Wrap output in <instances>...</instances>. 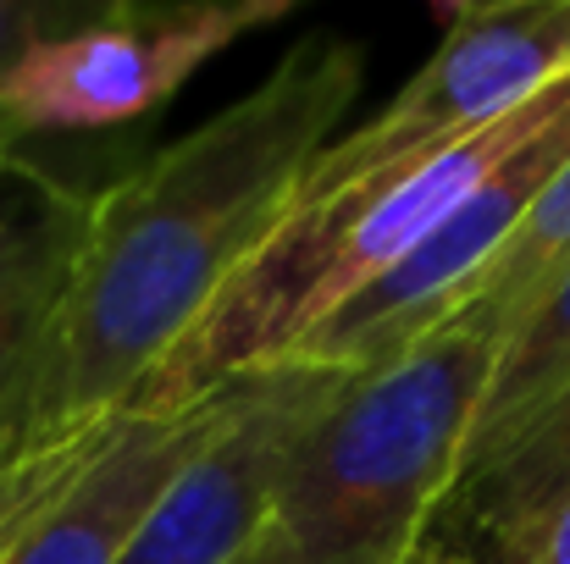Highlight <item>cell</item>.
Returning a JSON list of instances; mask_svg holds the SVG:
<instances>
[{"label": "cell", "instance_id": "obj_1", "mask_svg": "<svg viewBox=\"0 0 570 564\" xmlns=\"http://www.w3.org/2000/svg\"><path fill=\"white\" fill-rule=\"evenodd\" d=\"M361 83L355 39L305 33L249 95L95 188L56 321L0 420V465L128 415L145 376L277 232Z\"/></svg>", "mask_w": 570, "mask_h": 564}, {"label": "cell", "instance_id": "obj_2", "mask_svg": "<svg viewBox=\"0 0 570 564\" xmlns=\"http://www.w3.org/2000/svg\"><path fill=\"white\" fill-rule=\"evenodd\" d=\"M504 344L488 299L460 305L377 372H344L288 437L261 537L277 564H399L438 521Z\"/></svg>", "mask_w": 570, "mask_h": 564}, {"label": "cell", "instance_id": "obj_3", "mask_svg": "<svg viewBox=\"0 0 570 564\" xmlns=\"http://www.w3.org/2000/svg\"><path fill=\"white\" fill-rule=\"evenodd\" d=\"M294 0H184V6H106L50 28L0 83V128L95 133L161 111L194 72L244 33L283 22Z\"/></svg>", "mask_w": 570, "mask_h": 564}, {"label": "cell", "instance_id": "obj_4", "mask_svg": "<svg viewBox=\"0 0 570 564\" xmlns=\"http://www.w3.org/2000/svg\"><path fill=\"white\" fill-rule=\"evenodd\" d=\"M449 33L432 61L382 106L372 122L333 139L299 194L355 184L387 161H404L426 145L465 139L570 72V0H499V6H449Z\"/></svg>", "mask_w": 570, "mask_h": 564}, {"label": "cell", "instance_id": "obj_5", "mask_svg": "<svg viewBox=\"0 0 570 564\" xmlns=\"http://www.w3.org/2000/svg\"><path fill=\"white\" fill-rule=\"evenodd\" d=\"M566 156L570 106L554 122H543L515 156H504L482 178V188L465 194L399 266H387L372 288H361L333 316H322L277 366H316V372L350 376L377 372L399 349H410L421 333L449 321L476 294V283L488 277V266L499 260V249L510 244V232L538 205V194L549 188Z\"/></svg>", "mask_w": 570, "mask_h": 564}, {"label": "cell", "instance_id": "obj_6", "mask_svg": "<svg viewBox=\"0 0 570 564\" xmlns=\"http://www.w3.org/2000/svg\"><path fill=\"white\" fill-rule=\"evenodd\" d=\"M344 372L261 366L244 372L233 415L156 498L117 564H233L266 526L277 471L299 420L333 393Z\"/></svg>", "mask_w": 570, "mask_h": 564}, {"label": "cell", "instance_id": "obj_7", "mask_svg": "<svg viewBox=\"0 0 570 564\" xmlns=\"http://www.w3.org/2000/svg\"><path fill=\"white\" fill-rule=\"evenodd\" d=\"M238 382L244 376L167 415L128 409L100 448L0 543V564H117L156 498L233 415Z\"/></svg>", "mask_w": 570, "mask_h": 564}, {"label": "cell", "instance_id": "obj_8", "mask_svg": "<svg viewBox=\"0 0 570 564\" xmlns=\"http://www.w3.org/2000/svg\"><path fill=\"white\" fill-rule=\"evenodd\" d=\"M95 188L56 178L28 156H0V420L33 366L67 294Z\"/></svg>", "mask_w": 570, "mask_h": 564}, {"label": "cell", "instance_id": "obj_9", "mask_svg": "<svg viewBox=\"0 0 570 564\" xmlns=\"http://www.w3.org/2000/svg\"><path fill=\"white\" fill-rule=\"evenodd\" d=\"M570 498V376L554 387V398L521 420L488 459L460 471L443 509L460 532L482 537L488 548H504L521 526L549 515Z\"/></svg>", "mask_w": 570, "mask_h": 564}, {"label": "cell", "instance_id": "obj_10", "mask_svg": "<svg viewBox=\"0 0 570 564\" xmlns=\"http://www.w3.org/2000/svg\"><path fill=\"white\" fill-rule=\"evenodd\" d=\"M566 376H570V271L554 277L504 327V344H499V360H493L488 387H482V404H476V420H471L465 465L460 471H471L476 459H488L521 420H532L554 398V387Z\"/></svg>", "mask_w": 570, "mask_h": 564}, {"label": "cell", "instance_id": "obj_11", "mask_svg": "<svg viewBox=\"0 0 570 564\" xmlns=\"http://www.w3.org/2000/svg\"><path fill=\"white\" fill-rule=\"evenodd\" d=\"M566 271H570V156L549 178V188L538 194V205L521 216V227L510 232V244L499 249V260L488 266V277L476 283L471 299H488L504 316V327H510Z\"/></svg>", "mask_w": 570, "mask_h": 564}, {"label": "cell", "instance_id": "obj_12", "mask_svg": "<svg viewBox=\"0 0 570 564\" xmlns=\"http://www.w3.org/2000/svg\"><path fill=\"white\" fill-rule=\"evenodd\" d=\"M111 426H117V420H111ZM111 426H100V432H89V437H72V443H61V448H50V454H28V459H6V465H0V543L100 448V437H106Z\"/></svg>", "mask_w": 570, "mask_h": 564}, {"label": "cell", "instance_id": "obj_13", "mask_svg": "<svg viewBox=\"0 0 570 564\" xmlns=\"http://www.w3.org/2000/svg\"><path fill=\"white\" fill-rule=\"evenodd\" d=\"M67 22V11L61 6H39V0H0V83H6V72L50 33V28H61ZM6 150H17L11 145V133L0 128V156Z\"/></svg>", "mask_w": 570, "mask_h": 564}, {"label": "cell", "instance_id": "obj_14", "mask_svg": "<svg viewBox=\"0 0 570 564\" xmlns=\"http://www.w3.org/2000/svg\"><path fill=\"white\" fill-rule=\"evenodd\" d=\"M493 564H570V498L493 548Z\"/></svg>", "mask_w": 570, "mask_h": 564}, {"label": "cell", "instance_id": "obj_15", "mask_svg": "<svg viewBox=\"0 0 570 564\" xmlns=\"http://www.w3.org/2000/svg\"><path fill=\"white\" fill-rule=\"evenodd\" d=\"M399 564H482V560H476V554H465L454 537H432V532H426V537H421V543H415Z\"/></svg>", "mask_w": 570, "mask_h": 564}, {"label": "cell", "instance_id": "obj_16", "mask_svg": "<svg viewBox=\"0 0 570 564\" xmlns=\"http://www.w3.org/2000/svg\"><path fill=\"white\" fill-rule=\"evenodd\" d=\"M233 564H277V554H272V543H266V537H255V543H249Z\"/></svg>", "mask_w": 570, "mask_h": 564}]
</instances>
